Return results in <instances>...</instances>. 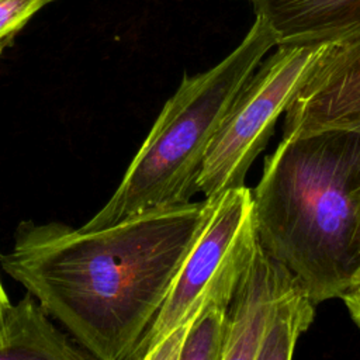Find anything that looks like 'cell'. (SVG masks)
I'll list each match as a JSON object with an SVG mask.
<instances>
[{
    "instance_id": "obj_1",
    "label": "cell",
    "mask_w": 360,
    "mask_h": 360,
    "mask_svg": "<svg viewBox=\"0 0 360 360\" xmlns=\"http://www.w3.org/2000/svg\"><path fill=\"white\" fill-rule=\"evenodd\" d=\"M214 200L149 210L93 231L24 222L0 264L91 357L129 360Z\"/></svg>"
},
{
    "instance_id": "obj_2",
    "label": "cell",
    "mask_w": 360,
    "mask_h": 360,
    "mask_svg": "<svg viewBox=\"0 0 360 360\" xmlns=\"http://www.w3.org/2000/svg\"><path fill=\"white\" fill-rule=\"evenodd\" d=\"M259 243L315 304L360 276V134H283L252 190Z\"/></svg>"
},
{
    "instance_id": "obj_3",
    "label": "cell",
    "mask_w": 360,
    "mask_h": 360,
    "mask_svg": "<svg viewBox=\"0 0 360 360\" xmlns=\"http://www.w3.org/2000/svg\"><path fill=\"white\" fill-rule=\"evenodd\" d=\"M277 46L267 21L256 15L240 44L205 72L183 76L165 103L121 183L82 229H100L128 217L191 201L210 145L242 87Z\"/></svg>"
},
{
    "instance_id": "obj_4",
    "label": "cell",
    "mask_w": 360,
    "mask_h": 360,
    "mask_svg": "<svg viewBox=\"0 0 360 360\" xmlns=\"http://www.w3.org/2000/svg\"><path fill=\"white\" fill-rule=\"evenodd\" d=\"M256 245L252 190L242 186L215 198L159 312L129 360H146L149 352L165 338L180 347L181 332L207 304L218 301L229 305Z\"/></svg>"
},
{
    "instance_id": "obj_5",
    "label": "cell",
    "mask_w": 360,
    "mask_h": 360,
    "mask_svg": "<svg viewBox=\"0 0 360 360\" xmlns=\"http://www.w3.org/2000/svg\"><path fill=\"white\" fill-rule=\"evenodd\" d=\"M330 42L277 45L242 87L204 158L197 188L218 198L245 186L248 170L266 148L278 117Z\"/></svg>"
},
{
    "instance_id": "obj_6",
    "label": "cell",
    "mask_w": 360,
    "mask_h": 360,
    "mask_svg": "<svg viewBox=\"0 0 360 360\" xmlns=\"http://www.w3.org/2000/svg\"><path fill=\"white\" fill-rule=\"evenodd\" d=\"M315 302L259 243L232 294L222 360H287L311 326Z\"/></svg>"
},
{
    "instance_id": "obj_7",
    "label": "cell",
    "mask_w": 360,
    "mask_h": 360,
    "mask_svg": "<svg viewBox=\"0 0 360 360\" xmlns=\"http://www.w3.org/2000/svg\"><path fill=\"white\" fill-rule=\"evenodd\" d=\"M284 114L283 134H360V37L328 45Z\"/></svg>"
},
{
    "instance_id": "obj_8",
    "label": "cell",
    "mask_w": 360,
    "mask_h": 360,
    "mask_svg": "<svg viewBox=\"0 0 360 360\" xmlns=\"http://www.w3.org/2000/svg\"><path fill=\"white\" fill-rule=\"evenodd\" d=\"M277 45L342 42L360 37V0H255Z\"/></svg>"
},
{
    "instance_id": "obj_9",
    "label": "cell",
    "mask_w": 360,
    "mask_h": 360,
    "mask_svg": "<svg viewBox=\"0 0 360 360\" xmlns=\"http://www.w3.org/2000/svg\"><path fill=\"white\" fill-rule=\"evenodd\" d=\"M52 316L27 291L3 314L0 360H84L83 347L53 325Z\"/></svg>"
},
{
    "instance_id": "obj_10",
    "label": "cell",
    "mask_w": 360,
    "mask_h": 360,
    "mask_svg": "<svg viewBox=\"0 0 360 360\" xmlns=\"http://www.w3.org/2000/svg\"><path fill=\"white\" fill-rule=\"evenodd\" d=\"M228 304L211 301L181 332L179 360H222Z\"/></svg>"
},
{
    "instance_id": "obj_11",
    "label": "cell",
    "mask_w": 360,
    "mask_h": 360,
    "mask_svg": "<svg viewBox=\"0 0 360 360\" xmlns=\"http://www.w3.org/2000/svg\"><path fill=\"white\" fill-rule=\"evenodd\" d=\"M53 0H0V53L44 6Z\"/></svg>"
},
{
    "instance_id": "obj_12",
    "label": "cell",
    "mask_w": 360,
    "mask_h": 360,
    "mask_svg": "<svg viewBox=\"0 0 360 360\" xmlns=\"http://www.w3.org/2000/svg\"><path fill=\"white\" fill-rule=\"evenodd\" d=\"M342 298L353 322L360 328V276L342 295Z\"/></svg>"
},
{
    "instance_id": "obj_13",
    "label": "cell",
    "mask_w": 360,
    "mask_h": 360,
    "mask_svg": "<svg viewBox=\"0 0 360 360\" xmlns=\"http://www.w3.org/2000/svg\"><path fill=\"white\" fill-rule=\"evenodd\" d=\"M10 304L7 295H6V291L3 288V284L0 281V332H1V325H3V314H4V309L6 307Z\"/></svg>"
},
{
    "instance_id": "obj_14",
    "label": "cell",
    "mask_w": 360,
    "mask_h": 360,
    "mask_svg": "<svg viewBox=\"0 0 360 360\" xmlns=\"http://www.w3.org/2000/svg\"><path fill=\"white\" fill-rule=\"evenodd\" d=\"M249 1H255V0H249Z\"/></svg>"
}]
</instances>
